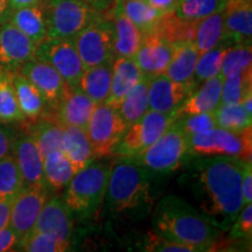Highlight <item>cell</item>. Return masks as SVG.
<instances>
[{"mask_svg":"<svg viewBox=\"0 0 252 252\" xmlns=\"http://www.w3.org/2000/svg\"><path fill=\"white\" fill-rule=\"evenodd\" d=\"M141 248L149 252H195L196 248L168 239L158 232H147Z\"/></svg>","mask_w":252,"mask_h":252,"instance_id":"42","label":"cell"},{"mask_svg":"<svg viewBox=\"0 0 252 252\" xmlns=\"http://www.w3.org/2000/svg\"><path fill=\"white\" fill-rule=\"evenodd\" d=\"M224 14L219 11L208 17L195 20L191 43L200 53L213 49L224 41Z\"/></svg>","mask_w":252,"mask_h":252,"instance_id":"28","label":"cell"},{"mask_svg":"<svg viewBox=\"0 0 252 252\" xmlns=\"http://www.w3.org/2000/svg\"><path fill=\"white\" fill-rule=\"evenodd\" d=\"M33 230L47 232L61 241L71 243L74 220L70 210L65 206L61 196L59 195L48 196Z\"/></svg>","mask_w":252,"mask_h":252,"instance_id":"16","label":"cell"},{"mask_svg":"<svg viewBox=\"0 0 252 252\" xmlns=\"http://www.w3.org/2000/svg\"><path fill=\"white\" fill-rule=\"evenodd\" d=\"M126 128L127 125L117 109L106 103L96 104L86 128L94 159H102L115 153Z\"/></svg>","mask_w":252,"mask_h":252,"instance_id":"10","label":"cell"},{"mask_svg":"<svg viewBox=\"0 0 252 252\" xmlns=\"http://www.w3.org/2000/svg\"><path fill=\"white\" fill-rule=\"evenodd\" d=\"M113 27V54L115 58H134L143 41V34L123 12L121 1L116 0L108 12Z\"/></svg>","mask_w":252,"mask_h":252,"instance_id":"19","label":"cell"},{"mask_svg":"<svg viewBox=\"0 0 252 252\" xmlns=\"http://www.w3.org/2000/svg\"><path fill=\"white\" fill-rule=\"evenodd\" d=\"M123 12L134 26L141 32V34L152 33L159 19L162 17L161 12L152 7L146 0H119Z\"/></svg>","mask_w":252,"mask_h":252,"instance_id":"34","label":"cell"},{"mask_svg":"<svg viewBox=\"0 0 252 252\" xmlns=\"http://www.w3.org/2000/svg\"><path fill=\"white\" fill-rule=\"evenodd\" d=\"M242 105H243V108L245 111H247L248 115L252 117V94H248V96L245 97V99L243 100V103H242Z\"/></svg>","mask_w":252,"mask_h":252,"instance_id":"53","label":"cell"},{"mask_svg":"<svg viewBox=\"0 0 252 252\" xmlns=\"http://www.w3.org/2000/svg\"><path fill=\"white\" fill-rule=\"evenodd\" d=\"M34 58L47 62L56 69L70 89L77 87L84 65L72 39L46 37L36 45Z\"/></svg>","mask_w":252,"mask_h":252,"instance_id":"11","label":"cell"},{"mask_svg":"<svg viewBox=\"0 0 252 252\" xmlns=\"http://www.w3.org/2000/svg\"><path fill=\"white\" fill-rule=\"evenodd\" d=\"M176 118V112L166 113L150 109L139 121L126 128L113 154L119 158L135 159L152 146Z\"/></svg>","mask_w":252,"mask_h":252,"instance_id":"8","label":"cell"},{"mask_svg":"<svg viewBox=\"0 0 252 252\" xmlns=\"http://www.w3.org/2000/svg\"><path fill=\"white\" fill-rule=\"evenodd\" d=\"M154 173L133 159L121 158L111 166L106 207L112 214H126L149 209L154 202Z\"/></svg>","mask_w":252,"mask_h":252,"instance_id":"3","label":"cell"},{"mask_svg":"<svg viewBox=\"0 0 252 252\" xmlns=\"http://www.w3.org/2000/svg\"><path fill=\"white\" fill-rule=\"evenodd\" d=\"M17 243L18 237L11 226L8 225L5 229L0 230V252L14 251Z\"/></svg>","mask_w":252,"mask_h":252,"instance_id":"47","label":"cell"},{"mask_svg":"<svg viewBox=\"0 0 252 252\" xmlns=\"http://www.w3.org/2000/svg\"><path fill=\"white\" fill-rule=\"evenodd\" d=\"M8 21L32 41L40 43L47 37V24L43 4L12 9Z\"/></svg>","mask_w":252,"mask_h":252,"instance_id":"26","label":"cell"},{"mask_svg":"<svg viewBox=\"0 0 252 252\" xmlns=\"http://www.w3.org/2000/svg\"><path fill=\"white\" fill-rule=\"evenodd\" d=\"M112 80L111 90L108 99L104 103L118 109L125 94L140 80L143 72L138 67L133 58H115L111 63Z\"/></svg>","mask_w":252,"mask_h":252,"instance_id":"23","label":"cell"},{"mask_svg":"<svg viewBox=\"0 0 252 252\" xmlns=\"http://www.w3.org/2000/svg\"><path fill=\"white\" fill-rule=\"evenodd\" d=\"M49 196L45 186L25 187L14 197L11 208L9 226L17 235L18 242L33 231L43 204Z\"/></svg>","mask_w":252,"mask_h":252,"instance_id":"13","label":"cell"},{"mask_svg":"<svg viewBox=\"0 0 252 252\" xmlns=\"http://www.w3.org/2000/svg\"><path fill=\"white\" fill-rule=\"evenodd\" d=\"M27 123L26 131L33 138L42 157L55 150H62L64 126L48 117H41Z\"/></svg>","mask_w":252,"mask_h":252,"instance_id":"32","label":"cell"},{"mask_svg":"<svg viewBox=\"0 0 252 252\" xmlns=\"http://www.w3.org/2000/svg\"><path fill=\"white\" fill-rule=\"evenodd\" d=\"M153 225L158 234L197 251H210L220 231L203 213L175 195L163 197L157 204Z\"/></svg>","mask_w":252,"mask_h":252,"instance_id":"2","label":"cell"},{"mask_svg":"<svg viewBox=\"0 0 252 252\" xmlns=\"http://www.w3.org/2000/svg\"><path fill=\"white\" fill-rule=\"evenodd\" d=\"M74 175V168L62 150L52 151L43 157V184L49 193L67 187Z\"/></svg>","mask_w":252,"mask_h":252,"instance_id":"27","label":"cell"},{"mask_svg":"<svg viewBox=\"0 0 252 252\" xmlns=\"http://www.w3.org/2000/svg\"><path fill=\"white\" fill-rule=\"evenodd\" d=\"M194 83H182L165 74L150 76L149 105L151 110L160 112H176L195 89Z\"/></svg>","mask_w":252,"mask_h":252,"instance_id":"15","label":"cell"},{"mask_svg":"<svg viewBox=\"0 0 252 252\" xmlns=\"http://www.w3.org/2000/svg\"><path fill=\"white\" fill-rule=\"evenodd\" d=\"M230 237L251 241L252 238V204L248 203L239 210L235 222L231 225Z\"/></svg>","mask_w":252,"mask_h":252,"instance_id":"44","label":"cell"},{"mask_svg":"<svg viewBox=\"0 0 252 252\" xmlns=\"http://www.w3.org/2000/svg\"><path fill=\"white\" fill-rule=\"evenodd\" d=\"M189 153L191 158L232 157L251 161L252 127L243 131L214 127L189 135Z\"/></svg>","mask_w":252,"mask_h":252,"instance_id":"6","label":"cell"},{"mask_svg":"<svg viewBox=\"0 0 252 252\" xmlns=\"http://www.w3.org/2000/svg\"><path fill=\"white\" fill-rule=\"evenodd\" d=\"M23 188V178L15 158L11 154L0 159V197L14 198Z\"/></svg>","mask_w":252,"mask_h":252,"instance_id":"40","label":"cell"},{"mask_svg":"<svg viewBox=\"0 0 252 252\" xmlns=\"http://www.w3.org/2000/svg\"><path fill=\"white\" fill-rule=\"evenodd\" d=\"M36 43L9 21L0 25V68L15 72L34 59Z\"/></svg>","mask_w":252,"mask_h":252,"instance_id":"14","label":"cell"},{"mask_svg":"<svg viewBox=\"0 0 252 252\" xmlns=\"http://www.w3.org/2000/svg\"><path fill=\"white\" fill-rule=\"evenodd\" d=\"M21 74L35 86L46 100L47 110L43 116L49 115L67 96L70 88L59 71L45 61L32 59L20 68Z\"/></svg>","mask_w":252,"mask_h":252,"instance_id":"12","label":"cell"},{"mask_svg":"<svg viewBox=\"0 0 252 252\" xmlns=\"http://www.w3.org/2000/svg\"><path fill=\"white\" fill-rule=\"evenodd\" d=\"M84 69L102 64H111L113 54V27L108 17L98 18L84 27L72 39Z\"/></svg>","mask_w":252,"mask_h":252,"instance_id":"9","label":"cell"},{"mask_svg":"<svg viewBox=\"0 0 252 252\" xmlns=\"http://www.w3.org/2000/svg\"><path fill=\"white\" fill-rule=\"evenodd\" d=\"M13 83L19 108L24 113L26 122H34L43 117L47 105L39 89L20 71L13 72Z\"/></svg>","mask_w":252,"mask_h":252,"instance_id":"25","label":"cell"},{"mask_svg":"<svg viewBox=\"0 0 252 252\" xmlns=\"http://www.w3.org/2000/svg\"><path fill=\"white\" fill-rule=\"evenodd\" d=\"M172 54V43L152 32L143 36L141 45L133 59L143 74L154 76L165 74Z\"/></svg>","mask_w":252,"mask_h":252,"instance_id":"18","label":"cell"},{"mask_svg":"<svg viewBox=\"0 0 252 252\" xmlns=\"http://www.w3.org/2000/svg\"><path fill=\"white\" fill-rule=\"evenodd\" d=\"M176 123L184 130L186 134L194 135L201 132L208 131L210 128L217 127L215 116L213 112L196 113V115H187L176 118Z\"/></svg>","mask_w":252,"mask_h":252,"instance_id":"43","label":"cell"},{"mask_svg":"<svg viewBox=\"0 0 252 252\" xmlns=\"http://www.w3.org/2000/svg\"><path fill=\"white\" fill-rule=\"evenodd\" d=\"M200 54L201 53L191 42L174 43L171 62L165 75L176 82L193 83L195 67Z\"/></svg>","mask_w":252,"mask_h":252,"instance_id":"29","label":"cell"},{"mask_svg":"<svg viewBox=\"0 0 252 252\" xmlns=\"http://www.w3.org/2000/svg\"><path fill=\"white\" fill-rule=\"evenodd\" d=\"M13 200L14 198L11 197H0V230L9 225V217H11V208Z\"/></svg>","mask_w":252,"mask_h":252,"instance_id":"48","label":"cell"},{"mask_svg":"<svg viewBox=\"0 0 252 252\" xmlns=\"http://www.w3.org/2000/svg\"><path fill=\"white\" fill-rule=\"evenodd\" d=\"M228 0H179L175 14L185 20H198L223 11Z\"/></svg>","mask_w":252,"mask_h":252,"instance_id":"39","label":"cell"},{"mask_svg":"<svg viewBox=\"0 0 252 252\" xmlns=\"http://www.w3.org/2000/svg\"><path fill=\"white\" fill-rule=\"evenodd\" d=\"M149 75L143 74L140 80L125 94L118 106V112L127 125L133 124L150 110L149 105Z\"/></svg>","mask_w":252,"mask_h":252,"instance_id":"30","label":"cell"},{"mask_svg":"<svg viewBox=\"0 0 252 252\" xmlns=\"http://www.w3.org/2000/svg\"><path fill=\"white\" fill-rule=\"evenodd\" d=\"M146 1L152 7L158 9L159 12H161L162 14L174 12L176 6L179 4V0H146Z\"/></svg>","mask_w":252,"mask_h":252,"instance_id":"49","label":"cell"},{"mask_svg":"<svg viewBox=\"0 0 252 252\" xmlns=\"http://www.w3.org/2000/svg\"><path fill=\"white\" fill-rule=\"evenodd\" d=\"M71 243L61 241L53 235L42 231H31L26 237L18 242L15 251L27 252H64L68 251Z\"/></svg>","mask_w":252,"mask_h":252,"instance_id":"36","label":"cell"},{"mask_svg":"<svg viewBox=\"0 0 252 252\" xmlns=\"http://www.w3.org/2000/svg\"><path fill=\"white\" fill-rule=\"evenodd\" d=\"M242 197L243 204L252 203V163L247 161L242 174Z\"/></svg>","mask_w":252,"mask_h":252,"instance_id":"46","label":"cell"},{"mask_svg":"<svg viewBox=\"0 0 252 252\" xmlns=\"http://www.w3.org/2000/svg\"><path fill=\"white\" fill-rule=\"evenodd\" d=\"M25 122L26 118L19 108L15 94L13 72L0 68V123L23 124Z\"/></svg>","mask_w":252,"mask_h":252,"instance_id":"33","label":"cell"},{"mask_svg":"<svg viewBox=\"0 0 252 252\" xmlns=\"http://www.w3.org/2000/svg\"><path fill=\"white\" fill-rule=\"evenodd\" d=\"M225 37L223 42L251 43L252 4L251 0H228L223 9Z\"/></svg>","mask_w":252,"mask_h":252,"instance_id":"21","label":"cell"},{"mask_svg":"<svg viewBox=\"0 0 252 252\" xmlns=\"http://www.w3.org/2000/svg\"><path fill=\"white\" fill-rule=\"evenodd\" d=\"M252 94V69L235 71L223 78L220 103L242 104Z\"/></svg>","mask_w":252,"mask_h":252,"instance_id":"35","label":"cell"},{"mask_svg":"<svg viewBox=\"0 0 252 252\" xmlns=\"http://www.w3.org/2000/svg\"><path fill=\"white\" fill-rule=\"evenodd\" d=\"M62 151L70 161L75 174L94 160L93 147L87 131L77 126L64 127Z\"/></svg>","mask_w":252,"mask_h":252,"instance_id":"24","label":"cell"},{"mask_svg":"<svg viewBox=\"0 0 252 252\" xmlns=\"http://www.w3.org/2000/svg\"><path fill=\"white\" fill-rule=\"evenodd\" d=\"M217 127L230 131H243L251 127L252 117L245 111L242 104L220 103L214 110Z\"/></svg>","mask_w":252,"mask_h":252,"instance_id":"38","label":"cell"},{"mask_svg":"<svg viewBox=\"0 0 252 252\" xmlns=\"http://www.w3.org/2000/svg\"><path fill=\"white\" fill-rule=\"evenodd\" d=\"M8 1H9V6H11V8L15 9V8L26 7V6L42 4L43 0H8Z\"/></svg>","mask_w":252,"mask_h":252,"instance_id":"52","label":"cell"},{"mask_svg":"<svg viewBox=\"0 0 252 252\" xmlns=\"http://www.w3.org/2000/svg\"><path fill=\"white\" fill-rule=\"evenodd\" d=\"M12 156L15 158L23 178L24 188L43 184V157L33 138L27 132L17 135Z\"/></svg>","mask_w":252,"mask_h":252,"instance_id":"17","label":"cell"},{"mask_svg":"<svg viewBox=\"0 0 252 252\" xmlns=\"http://www.w3.org/2000/svg\"><path fill=\"white\" fill-rule=\"evenodd\" d=\"M228 47L229 46H225L222 42L219 46L214 47L213 49L201 53L198 56L193 76V83L195 86L197 87L203 81L219 76L220 74L223 56H224Z\"/></svg>","mask_w":252,"mask_h":252,"instance_id":"37","label":"cell"},{"mask_svg":"<svg viewBox=\"0 0 252 252\" xmlns=\"http://www.w3.org/2000/svg\"><path fill=\"white\" fill-rule=\"evenodd\" d=\"M189 137L176 122L135 161L157 175L171 174L190 160Z\"/></svg>","mask_w":252,"mask_h":252,"instance_id":"5","label":"cell"},{"mask_svg":"<svg viewBox=\"0 0 252 252\" xmlns=\"http://www.w3.org/2000/svg\"><path fill=\"white\" fill-rule=\"evenodd\" d=\"M96 103L78 88L70 89L64 99L50 115V119L64 127L77 126L86 130ZM46 117V116H43Z\"/></svg>","mask_w":252,"mask_h":252,"instance_id":"20","label":"cell"},{"mask_svg":"<svg viewBox=\"0 0 252 252\" xmlns=\"http://www.w3.org/2000/svg\"><path fill=\"white\" fill-rule=\"evenodd\" d=\"M86 1L91 8H94V11L98 12L100 14L106 13L110 9L113 7L116 0H83Z\"/></svg>","mask_w":252,"mask_h":252,"instance_id":"50","label":"cell"},{"mask_svg":"<svg viewBox=\"0 0 252 252\" xmlns=\"http://www.w3.org/2000/svg\"><path fill=\"white\" fill-rule=\"evenodd\" d=\"M223 77L219 76L209 78L200 83L198 89H194L193 93L185 100L184 104L176 111V117L196 113L213 112L220 104V94H222Z\"/></svg>","mask_w":252,"mask_h":252,"instance_id":"22","label":"cell"},{"mask_svg":"<svg viewBox=\"0 0 252 252\" xmlns=\"http://www.w3.org/2000/svg\"><path fill=\"white\" fill-rule=\"evenodd\" d=\"M245 162L232 157H208L190 162L188 184L201 213L220 231L231 228L244 206L242 174Z\"/></svg>","mask_w":252,"mask_h":252,"instance_id":"1","label":"cell"},{"mask_svg":"<svg viewBox=\"0 0 252 252\" xmlns=\"http://www.w3.org/2000/svg\"><path fill=\"white\" fill-rule=\"evenodd\" d=\"M111 64L96 65L84 69L76 88L83 91L96 104L104 103L111 90Z\"/></svg>","mask_w":252,"mask_h":252,"instance_id":"31","label":"cell"},{"mask_svg":"<svg viewBox=\"0 0 252 252\" xmlns=\"http://www.w3.org/2000/svg\"><path fill=\"white\" fill-rule=\"evenodd\" d=\"M18 131L11 124L0 123V159L13 153Z\"/></svg>","mask_w":252,"mask_h":252,"instance_id":"45","label":"cell"},{"mask_svg":"<svg viewBox=\"0 0 252 252\" xmlns=\"http://www.w3.org/2000/svg\"><path fill=\"white\" fill-rule=\"evenodd\" d=\"M252 69V50L251 43H239L229 46L223 56L220 76L223 78L235 71Z\"/></svg>","mask_w":252,"mask_h":252,"instance_id":"41","label":"cell"},{"mask_svg":"<svg viewBox=\"0 0 252 252\" xmlns=\"http://www.w3.org/2000/svg\"><path fill=\"white\" fill-rule=\"evenodd\" d=\"M47 37L74 39L100 13L83 0H43Z\"/></svg>","mask_w":252,"mask_h":252,"instance_id":"7","label":"cell"},{"mask_svg":"<svg viewBox=\"0 0 252 252\" xmlns=\"http://www.w3.org/2000/svg\"><path fill=\"white\" fill-rule=\"evenodd\" d=\"M11 12L12 8L9 6L8 0H0V25L8 21Z\"/></svg>","mask_w":252,"mask_h":252,"instance_id":"51","label":"cell"},{"mask_svg":"<svg viewBox=\"0 0 252 252\" xmlns=\"http://www.w3.org/2000/svg\"><path fill=\"white\" fill-rule=\"evenodd\" d=\"M111 166L93 161L72 176L62 197L72 216L86 220L99 212L105 201Z\"/></svg>","mask_w":252,"mask_h":252,"instance_id":"4","label":"cell"}]
</instances>
